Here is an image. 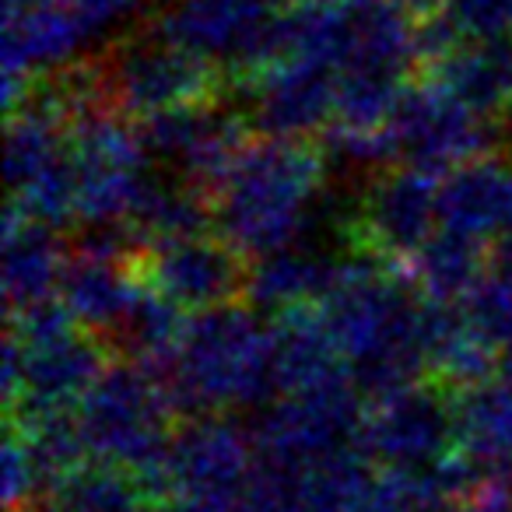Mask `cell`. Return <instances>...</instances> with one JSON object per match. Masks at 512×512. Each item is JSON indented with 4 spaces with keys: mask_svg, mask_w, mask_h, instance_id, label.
Instances as JSON below:
<instances>
[{
    "mask_svg": "<svg viewBox=\"0 0 512 512\" xmlns=\"http://www.w3.org/2000/svg\"><path fill=\"white\" fill-rule=\"evenodd\" d=\"M316 309L362 393L379 397L425 372V295L407 271L351 253Z\"/></svg>",
    "mask_w": 512,
    "mask_h": 512,
    "instance_id": "1",
    "label": "cell"
},
{
    "mask_svg": "<svg viewBox=\"0 0 512 512\" xmlns=\"http://www.w3.org/2000/svg\"><path fill=\"white\" fill-rule=\"evenodd\" d=\"M323 183L327 155L306 137H260L239 151L214 190V228L246 260L299 246Z\"/></svg>",
    "mask_w": 512,
    "mask_h": 512,
    "instance_id": "2",
    "label": "cell"
},
{
    "mask_svg": "<svg viewBox=\"0 0 512 512\" xmlns=\"http://www.w3.org/2000/svg\"><path fill=\"white\" fill-rule=\"evenodd\" d=\"M179 411L218 414L228 407H256L278 393L274 327L249 309L221 306L186 323L179 351L165 372Z\"/></svg>",
    "mask_w": 512,
    "mask_h": 512,
    "instance_id": "3",
    "label": "cell"
},
{
    "mask_svg": "<svg viewBox=\"0 0 512 512\" xmlns=\"http://www.w3.org/2000/svg\"><path fill=\"white\" fill-rule=\"evenodd\" d=\"M176 411L169 383L134 362L106 369L74 407L88 456L134 474L144 495L158 502L169 498L165 460L179 428Z\"/></svg>",
    "mask_w": 512,
    "mask_h": 512,
    "instance_id": "4",
    "label": "cell"
},
{
    "mask_svg": "<svg viewBox=\"0 0 512 512\" xmlns=\"http://www.w3.org/2000/svg\"><path fill=\"white\" fill-rule=\"evenodd\" d=\"M95 64L113 113L137 120L169 109L221 102L228 85L225 71L172 43L155 25L116 39L95 57Z\"/></svg>",
    "mask_w": 512,
    "mask_h": 512,
    "instance_id": "5",
    "label": "cell"
},
{
    "mask_svg": "<svg viewBox=\"0 0 512 512\" xmlns=\"http://www.w3.org/2000/svg\"><path fill=\"white\" fill-rule=\"evenodd\" d=\"M151 25L239 85L278 64L281 11L264 0H169Z\"/></svg>",
    "mask_w": 512,
    "mask_h": 512,
    "instance_id": "6",
    "label": "cell"
},
{
    "mask_svg": "<svg viewBox=\"0 0 512 512\" xmlns=\"http://www.w3.org/2000/svg\"><path fill=\"white\" fill-rule=\"evenodd\" d=\"M71 169L78 221L88 228H123L155 179L141 134L120 113H92L71 123Z\"/></svg>",
    "mask_w": 512,
    "mask_h": 512,
    "instance_id": "7",
    "label": "cell"
},
{
    "mask_svg": "<svg viewBox=\"0 0 512 512\" xmlns=\"http://www.w3.org/2000/svg\"><path fill=\"white\" fill-rule=\"evenodd\" d=\"M362 453L386 470H432L456 453V390L439 379H414L372 397L362 418Z\"/></svg>",
    "mask_w": 512,
    "mask_h": 512,
    "instance_id": "8",
    "label": "cell"
},
{
    "mask_svg": "<svg viewBox=\"0 0 512 512\" xmlns=\"http://www.w3.org/2000/svg\"><path fill=\"white\" fill-rule=\"evenodd\" d=\"M351 253H369L390 267H407L439 232V183L411 165L369 172L348 221Z\"/></svg>",
    "mask_w": 512,
    "mask_h": 512,
    "instance_id": "9",
    "label": "cell"
},
{
    "mask_svg": "<svg viewBox=\"0 0 512 512\" xmlns=\"http://www.w3.org/2000/svg\"><path fill=\"white\" fill-rule=\"evenodd\" d=\"M256 467V442L221 414H197L176 428L165 484L169 498H183L207 512H242Z\"/></svg>",
    "mask_w": 512,
    "mask_h": 512,
    "instance_id": "10",
    "label": "cell"
},
{
    "mask_svg": "<svg viewBox=\"0 0 512 512\" xmlns=\"http://www.w3.org/2000/svg\"><path fill=\"white\" fill-rule=\"evenodd\" d=\"M386 137L397 165L446 179L453 169L488 155L495 130L484 123V116L470 113L432 81H418L400 95L386 123Z\"/></svg>",
    "mask_w": 512,
    "mask_h": 512,
    "instance_id": "11",
    "label": "cell"
},
{
    "mask_svg": "<svg viewBox=\"0 0 512 512\" xmlns=\"http://www.w3.org/2000/svg\"><path fill=\"white\" fill-rule=\"evenodd\" d=\"M249 116L239 109H228L225 99L207 102V106H183L141 120L137 134L148 151V158L172 179L197 186L200 193L214 197L218 183L239 151L246 148Z\"/></svg>",
    "mask_w": 512,
    "mask_h": 512,
    "instance_id": "12",
    "label": "cell"
},
{
    "mask_svg": "<svg viewBox=\"0 0 512 512\" xmlns=\"http://www.w3.org/2000/svg\"><path fill=\"white\" fill-rule=\"evenodd\" d=\"M358 386L351 379L323 390L288 393L281 404L267 407L256 421L253 442L256 456L271 460H316V456L362 449L365 407L358 400Z\"/></svg>",
    "mask_w": 512,
    "mask_h": 512,
    "instance_id": "13",
    "label": "cell"
},
{
    "mask_svg": "<svg viewBox=\"0 0 512 512\" xmlns=\"http://www.w3.org/2000/svg\"><path fill=\"white\" fill-rule=\"evenodd\" d=\"M141 274L162 299L193 313L235 306L249 285L246 256L207 232L141 249Z\"/></svg>",
    "mask_w": 512,
    "mask_h": 512,
    "instance_id": "14",
    "label": "cell"
},
{
    "mask_svg": "<svg viewBox=\"0 0 512 512\" xmlns=\"http://www.w3.org/2000/svg\"><path fill=\"white\" fill-rule=\"evenodd\" d=\"M249 123L267 137H309L337 116V71L320 60H281L242 81Z\"/></svg>",
    "mask_w": 512,
    "mask_h": 512,
    "instance_id": "15",
    "label": "cell"
},
{
    "mask_svg": "<svg viewBox=\"0 0 512 512\" xmlns=\"http://www.w3.org/2000/svg\"><path fill=\"white\" fill-rule=\"evenodd\" d=\"M439 228L491 239L512 228V158L481 155L439 183Z\"/></svg>",
    "mask_w": 512,
    "mask_h": 512,
    "instance_id": "16",
    "label": "cell"
},
{
    "mask_svg": "<svg viewBox=\"0 0 512 512\" xmlns=\"http://www.w3.org/2000/svg\"><path fill=\"white\" fill-rule=\"evenodd\" d=\"M425 81L453 95L460 106L484 120L512 116V46L498 43H460L446 57L425 64Z\"/></svg>",
    "mask_w": 512,
    "mask_h": 512,
    "instance_id": "17",
    "label": "cell"
},
{
    "mask_svg": "<svg viewBox=\"0 0 512 512\" xmlns=\"http://www.w3.org/2000/svg\"><path fill=\"white\" fill-rule=\"evenodd\" d=\"M67 249L60 246L57 228L8 211L4 221V302L8 316L32 309L39 302L60 299Z\"/></svg>",
    "mask_w": 512,
    "mask_h": 512,
    "instance_id": "18",
    "label": "cell"
},
{
    "mask_svg": "<svg viewBox=\"0 0 512 512\" xmlns=\"http://www.w3.org/2000/svg\"><path fill=\"white\" fill-rule=\"evenodd\" d=\"M274 372L278 393H309L351 379L320 309H292L278 316L274 327ZM355 383V379H351Z\"/></svg>",
    "mask_w": 512,
    "mask_h": 512,
    "instance_id": "19",
    "label": "cell"
},
{
    "mask_svg": "<svg viewBox=\"0 0 512 512\" xmlns=\"http://www.w3.org/2000/svg\"><path fill=\"white\" fill-rule=\"evenodd\" d=\"M344 271L341 256H330L323 249L288 246L264 260H253L249 267L246 299L271 313H292V309L320 306L337 285Z\"/></svg>",
    "mask_w": 512,
    "mask_h": 512,
    "instance_id": "20",
    "label": "cell"
},
{
    "mask_svg": "<svg viewBox=\"0 0 512 512\" xmlns=\"http://www.w3.org/2000/svg\"><path fill=\"white\" fill-rule=\"evenodd\" d=\"M488 271V242L439 228L407 274L428 302H463Z\"/></svg>",
    "mask_w": 512,
    "mask_h": 512,
    "instance_id": "21",
    "label": "cell"
},
{
    "mask_svg": "<svg viewBox=\"0 0 512 512\" xmlns=\"http://www.w3.org/2000/svg\"><path fill=\"white\" fill-rule=\"evenodd\" d=\"M144 488L134 474L109 463H85L50 488L53 512H144Z\"/></svg>",
    "mask_w": 512,
    "mask_h": 512,
    "instance_id": "22",
    "label": "cell"
},
{
    "mask_svg": "<svg viewBox=\"0 0 512 512\" xmlns=\"http://www.w3.org/2000/svg\"><path fill=\"white\" fill-rule=\"evenodd\" d=\"M470 327L491 344V348H509L512 344V281L502 274H488L477 281V288L460 302Z\"/></svg>",
    "mask_w": 512,
    "mask_h": 512,
    "instance_id": "23",
    "label": "cell"
},
{
    "mask_svg": "<svg viewBox=\"0 0 512 512\" xmlns=\"http://www.w3.org/2000/svg\"><path fill=\"white\" fill-rule=\"evenodd\" d=\"M39 488H46L43 470H39L25 435L8 421V435H4V505H8V512L29 509Z\"/></svg>",
    "mask_w": 512,
    "mask_h": 512,
    "instance_id": "24",
    "label": "cell"
},
{
    "mask_svg": "<svg viewBox=\"0 0 512 512\" xmlns=\"http://www.w3.org/2000/svg\"><path fill=\"white\" fill-rule=\"evenodd\" d=\"M449 22L470 43H498L512 32V0H453Z\"/></svg>",
    "mask_w": 512,
    "mask_h": 512,
    "instance_id": "25",
    "label": "cell"
},
{
    "mask_svg": "<svg viewBox=\"0 0 512 512\" xmlns=\"http://www.w3.org/2000/svg\"><path fill=\"white\" fill-rule=\"evenodd\" d=\"M488 271L502 274V278L512 281V228H505L498 239H491L488 246Z\"/></svg>",
    "mask_w": 512,
    "mask_h": 512,
    "instance_id": "26",
    "label": "cell"
},
{
    "mask_svg": "<svg viewBox=\"0 0 512 512\" xmlns=\"http://www.w3.org/2000/svg\"><path fill=\"white\" fill-rule=\"evenodd\" d=\"M400 8L407 11V15L414 18V22H432V18H442L449 15V8H453V0H397Z\"/></svg>",
    "mask_w": 512,
    "mask_h": 512,
    "instance_id": "27",
    "label": "cell"
},
{
    "mask_svg": "<svg viewBox=\"0 0 512 512\" xmlns=\"http://www.w3.org/2000/svg\"><path fill=\"white\" fill-rule=\"evenodd\" d=\"M144 512H207V509H200V505H193V502H183V498H162V502H155Z\"/></svg>",
    "mask_w": 512,
    "mask_h": 512,
    "instance_id": "28",
    "label": "cell"
},
{
    "mask_svg": "<svg viewBox=\"0 0 512 512\" xmlns=\"http://www.w3.org/2000/svg\"><path fill=\"white\" fill-rule=\"evenodd\" d=\"M264 4H271V8H278V11H285V8H292L295 0H264Z\"/></svg>",
    "mask_w": 512,
    "mask_h": 512,
    "instance_id": "29",
    "label": "cell"
},
{
    "mask_svg": "<svg viewBox=\"0 0 512 512\" xmlns=\"http://www.w3.org/2000/svg\"><path fill=\"white\" fill-rule=\"evenodd\" d=\"M505 372H509V379H512V344L505 348Z\"/></svg>",
    "mask_w": 512,
    "mask_h": 512,
    "instance_id": "30",
    "label": "cell"
},
{
    "mask_svg": "<svg viewBox=\"0 0 512 512\" xmlns=\"http://www.w3.org/2000/svg\"><path fill=\"white\" fill-rule=\"evenodd\" d=\"M22 512H53V509H46V505H43V509H22Z\"/></svg>",
    "mask_w": 512,
    "mask_h": 512,
    "instance_id": "31",
    "label": "cell"
},
{
    "mask_svg": "<svg viewBox=\"0 0 512 512\" xmlns=\"http://www.w3.org/2000/svg\"><path fill=\"white\" fill-rule=\"evenodd\" d=\"M344 4H362V0H344Z\"/></svg>",
    "mask_w": 512,
    "mask_h": 512,
    "instance_id": "32",
    "label": "cell"
}]
</instances>
